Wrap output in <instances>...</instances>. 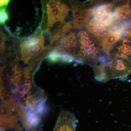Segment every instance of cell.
<instances>
[{
    "label": "cell",
    "instance_id": "obj_1",
    "mask_svg": "<svg viewBox=\"0 0 131 131\" xmlns=\"http://www.w3.org/2000/svg\"><path fill=\"white\" fill-rule=\"evenodd\" d=\"M115 2L96 5L91 8L87 30L99 38L115 25L114 9Z\"/></svg>",
    "mask_w": 131,
    "mask_h": 131
},
{
    "label": "cell",
    "instance_id": "obj_2",
    "mask_svg": "<svg viewBox=\"0 0 131 131\" xmlns=\"http://www.w3.org/2000/svg\"><path fill=\"white\" fill-rule=\"evenodd\" d=\"M77 39L76 62L93 67L98 62L99 56L104 54L101 49L100 39L87 30H82L78 33Z\"/></svg>",
    "mask_w": 131,
    "mask_h": 131
},
{
    "label": "cell",
    "instance_id": "obj_3",
    "mask_svg": "<svg viewBox=\"0 0 131 131\" xmlns=\"http://www.w3.org/2000/svg\"><path fill=\"white\" fill-rule=\"evenodd\" d=\"M131 73V63L126 59L115 58L101 63L100 75L102 82L114 79L126 78Z\"/></svg>",
    "mask_w": 131,
    "mask_h": 131
},
{
    "label": "cell",
    "instance_id": "obj_4",
    "mask_svg": "<svg viewBox=\"0 0 131 131\" xmlns=\"http://www.w3.org/2000/svg\"><path fill=\"white\" fill-rule=\"evenodd\" d=\"M44 39L42 35L32 37L20 44L21 57L26 63H31L39 58L44 53Z\"/></svg>",
    "mask_w": 131,
    "mask_h": 131
},
{
    "label": "cell",
    "instance_id": "obj_5",
    "mask_svg": "<svg viewBox=\"0 0 131 131\" xmlns=\"http://www.w3.org/2000/svg\"><path fill=\"white\" fill-rule=\"evenodd\" d=\"M94 3L90 1L86 3L71 2L73 28L81 29L86 26L90 18L91 9L94 6Z\"/></svg>",
    "mask_w": 131,
    "mask_h": 131
},
{
    "label": "cell",
    "instance_id": "obj_6",
    "mask_svg": "<svg viewBox=\"0 0 131 131\" xmlns=\"http://www.w3.org/2000/svg\"><path fill=\"white\" fill-rule=\"evenodd\" d=\"M124 32L120 28L114 26L100 38L101 47L103 54L108 56L115 45L122 39Z\"/></svg>",
    "mask_w": 131,
    "mask_h": 131
},
{
    "label": "cell",
    "instance_id": "obj_7",
    "mask_svg": "<svg viewBox=\"0 0 131 131\" xmlns=\"http://www.w3.org/2000/svg\"><path fill=\"white\" fill-rule=\"evenodd\" d=\"M115 25L120 26L131 21V7L130 1L115 2L114 9Z\"/></svg>",
    "mask_w": 131,
    "mask_h": 131
},
{
    "label": "cell",
    "instance_id": "obj_8",
    "mask_svg": "<svg viewBox=\"0 0 131 131\" xmlns=\"http://www.w3.org/2000/svg\"><path fill=\"white\" fill-rule=\"evenodd\" d=\"M107 57L109 60L122 58L131 63V39H121L113 47Z\"/></svg>",
    "mask_w": 131,
    "mask_h": 131
},
{
    "label": "cell",
    "instance_id": "obj_9",
    "mask_svg": "<svg viewBox=\"0 0 131 131\" xmlns=\"http://www.w3.org/2000/svg\"><path fill=\"white\" fill-rule=\"evenodd\" d=\"M70 11V8L63 2H61L56 8L47 10L48 17L47 30L48 31L49 28L53 27L57 23L63 24Z\"/></svg>",
    "mask_w": 131,
    "mask_h": 131
},
{
    "label": "cell",
    "instance_id": "obj_10",
    "mask_svg": "<svg viewBox=\"0 0 131 131\" xmlns=\"http://www.w3.org/2000/svg\"><path fill=\"white\" fill-rule=\"evenodd\" d=\"M77 121L74 114L63 110L60 113L53 131H76Z\"/></svg>",
    "mask_w": 131,
    "mask_h": 131
},
{
    "label": "cell",
    "instance_id": "obj_11",
    "mask_svg": "<svg viewBox=\"0 0 131 131\" xmlns=\"http://www.w3.org/2000/svg\"><path fill=\"white\" fill-rule=\"evenodd\" d=\"M77 35L71 32L61 40L56 49L61 53L69 54L74 57L77 49Z\"/></svg>",
    "mask_w": 131,
    "mask_h": 131
},
{
    "label": "cell",
    "instance_id": "obj_12",
    "mask_svg": "<svg viewBox=\"0 0 131 131\" xmlns=\"http://www.w3.org/2000/svg\"><path fill=\"white\" fill-rule=\"evenodd\" d=\"M72 28H73V26L71 22L69 21L63 24L60 28H58L55 34L51 38V44H53L54 43L58 42L60 39L62 40Z\"/></svg>",
    "mask_w": 131,
    "mask_h": 131
},
{
    "label": "cell",
    "instance_id": "obj_13",
    "mask_svg": "<svg viewBox=\"0 0 131 131\" xmlns=\"http://www.w3.org/2000/svg\"><path fill=\"white\" fill-rule=\"evenodd\" d=\"M62 54V53L58 51L55 49L49 53L46 58L49 62L51 63L61 62Z\"/></svg>",
    "mask_w": 131,
    "mask_h": 131
},
{
    "label": "cell",
    "instance_id": "obj_14",
    "mask_svg": "<svg viewBox=\"0 0 131 131\" xmlns=\"http://www.w3.org/2000/svg\"><path fill=\"white\" fill-rule=\"evenodd\" d=\"M9 19L8 13L6 10V8H1L0 11V21L1 25L5 24Z\"/></svg>",
    "mask_w": 131,
    "mask_h": 131
},
{
    "label": "cell",
    "instance_id": "obj_15",
    "mask_svg": "<svg viewBox=\"0 0 131 131\" xmlns=\"http://www.w3.org/2000/svg\"><path fill=\"white\" fill-rule=\"evenodd\" d=\"M61 2L58 1H50L46 5L47 10H50L58 7Z\"/></svg>",
    "mask_w": 131,
    "mask_h": 131
},
{
    "label": "cell",
    "instance_id": "obj_16",
    "mask_svg": "<svg viewBox=\"0 0 131 131\" xmlns=\"http://www.w3.org/2000/svg\"><path fill=\"white\" fill-rule=\"evenodd\" d=\"M124 35L126 38L131 39V24L125 30Z\"/></svg>",
    "mask_w": 131,
    "mask_h": 131
},
{
    "label": "cell",
    "instance_id": "obj_17",
    "mask_svg": "<svg viewBox=\"0 0 131 131\" xmlns=\"http://www.w3.org/2000/svg\"><path fill=\"white\" fill-rule=\"evenodd\" d=\"M9 1H0L1 8H6L7 6Z\"/></svg>",
    "mask_w": 131,
    "mask_h": 131
}]
</instances>
